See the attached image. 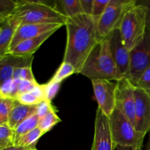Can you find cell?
<instances>
[{
    "mask_svg": "<svg viewBox=\"0 0 150 150\" xmlns=\"http://www.w3.org/2000/svg\"><path fill=\"white\" fill-rule=\"evenodd\" d=\"M147 7L144 3L130 7L123 17L119 30L126 48L131 51L139 45L146 32Z\"/></svg>",
    "mask_w": 150,
    "mask_h": 150,
    "instance_id": "5",
    "label": "cell"
},
{
    "mask_svg": "<svg viewBox=\"0 0 150 150\" xmlns=\"http://www.w3.org/2000/svg\"><path fill=\"white\" fill-rule=\"evenodd\" d=\"M1 88H0V96H1Z\"/></svg>",
    "mask_w": 150,
    "mask_h": 150,
    "instance_id": "36",
    "label": "cell"
},
{
    "mask_svg": "<svg viewBox=\"0 0 150 150\" xmlns=\"http://www.w3.org/2000/svg\"><path fill=\"white\" fill-rule=\"evenodd\" d=\"M135 86L143 89L150 95V67L142 73Z\"/></svg>",
    "mask_w": 150,
    "mask_h": 150,
    "instance_id": "29",
    "label": "cell"
},
{
    "mask_svg": "<svg viewBox=\"0 0 150 150\" xmlns=\"http://www.w3.org/2000/svg\"><path fill=\"white\" fill-rule=\"evenodd\" d=\"M80 74L91 81H119L122 79L119 73L109 48L108 36L98 42L86 59Z\"/></svg>",
    "mask_w": 150,
    "mask_h": 150,
    "instance_id": "2",
    "label": "cell"
},
{
    "mask_svg": "<svg viewBox=\"0 0 150 150\" xmlns=\"http://www.w3.org/2000/svg\"><path fill=\"white\" fill-rule=\"evenodd\" d=\"M62 83L54 82L50 80L47 83L43 85L44 94H45V100L51 102L52 100L56 97L60 89Z\"/></svg>",
    "mask_w": 150,
    "mask_h": 150,
    "instance_id": "27",
    "label": "cell"
},
{
    "mask_svg": "<svg viewBox=\"0 0 150 150\" xmlns=\"http://www.w3.org/2000/svg\"><path fill=\"white\" fill-rule=\"evenodd\" d=\"M0 30H1V27H0Z\"/></svg>",
    "mask_w": 150,
    "mask_h": 150,
    "instance_id": "37",
    "label": "cell"
},
{
    "mask_svg": "<svg viewBox=\"0 0 150 150\" xmlns=\"http://www.w3.org/2000/svg\"><path fill=\"white\" fill-rule=\"evenodd\" d=\"M98 109L109 117L116 108L117 83L108 80L92 81Z\"/></svg>",
    "mask_w": 150,
    "mask_h": 150,
    "instance_id": "9",
    "label": "cell"
},
{
    "mask_svg": "<svg viewBox=\"0 0 150 150\" xmlns=\"http://www.w3.org/2000/svg\"><path fill=\"white\" fill-rule=\"evenodd\" d=\"M18 7V1L0 0V23L13 16Z\"/></svg>",
    "mask_w": 150,
    "mask_h": 150,
    "instance_id": "25",
    "label": "cell"
},
{
    "mask_svg": "<svg viewBox=\"0 0 150 150\" xmlns=\"http://www.w3.org/2000/svg\"><path fill=\"white\" fill-rule=\"evenodd\" d=\"M37 107L38 105H26L18 102L9 115L7 122L9 127L13 130H16V127L21 123L23 122L29 117L36 114Z\"/></svg>",
    "mask_w": 150,
    "mask_h": 150,
    "instance_id": "17",
    "label": "cell"
},
{
    "mask_svg": "<svg viewBox=\"0 0 150 150\" xmlns=\"http://www.w3.org/2000/svg\"><path fill=\"white\" fill-rule=\"evenodd\" d=\"M3 150H38L37 149H26V148H23V147H19V146H12L10 147H7L6 149Z\"/></svg>",
    "mask_w": 150,
    "mask_h": 150,
    "instance_id": "34",
    "label": "cell"
},
{
    "mask_svg": "<svg viewBox=\"0 0 150 150\" xmlns=\"http://www.w3.org/2000/svg\"><path fill=\"white\" fill-rule=\"evenodd\" d=\"M108 118L111 136L117 150H142L145 136L136 131L122 111L115 108Z\"/></svg>",
    "mask_w": 150,
    "mask_h": 150,
    "instance_id": "4",
    "label": "cell"
},
{
    "mask_svg": "<svg viewBox=\"0 0 150 150\" xmlns=\"http://www.w3.org/2000/svg\"><path fill=\"white\" fill-rule=\"evenodd\" d=\"M135 89L136 86L127 78H122L117 81L116 108L122 111L133 125L136 113Z\"/></svg>",
    "mask_w": 150,
    "mask_h": 150,
    "instance_id": "8",
    "label": "cell"
},
{
    "mask_svg": "<svg viewBox=\"0 0 150 150\" xmlns=\"http://www.w3.org/2000/svg\"><path fill=\"white\" fill-rule=\"evenodd\" d=\"M150 67V33L146 30L142 42L130 51V61L127 78L133 85L142 73Z\"/></svg>",
    "mask_w": 150,
    "mask_h": 150,
    "instance_id": "7",
    "label": "cell"
},
{
    "mask_svg": "<svg viewBox=\"0 0 150 150\" xmlns=\"http://www.w3.org/2000/svg\"><path fill=\"white\" fill-rule=\"evenodd\" d=\"M55 109L54 106L51 104V102L47 100H43L39 104H38V107H37V112L36 114L39 119L42 118L44 116L46 115L47 114L50 112V111H53Z\"/></svg>",
    "mask_w": 150,
    "mask_h": 150,
    "instance_id": "31",
    "label": "cell"
},
{
    "mask_svg": "<svg viewBox=\"0 0 150 150\" xmlns=\"http://www.w3.org/2000/svg\"><path fill=\"white\" fill-rule=\"evenodd\" d=\"M135 99V128L136 131L146 136L150 133V95L143 89L136 87Z\"/></svg>",
    "mask_w": 150,
    "mask_h": 150,
    "instance_id": "12",
    "label": "cell"
},
{
    "mask_svg": "<svg viewBox=\"0 0 150 150\" xmlns=\"http://www.w3.org/2000/svg\"><path fill=\"white\" fill-rule=\"evenodd\" d=\"M111 0H103V1H100V0H94L93 3V10H92V16H93L95 18L99 19L103 13L105 12L107 6L109 4Z\"/></svg>",
    "mask_w": 150,
    "mask_h": 150,
    "instance_id": "30",
    "label": "cell"
},
{
    "mask_svg": "<svg viewBox=\"0 0 150 150\" xmlns=\"http://www.w3.org/2000/svg\"><path fill=\"white\" fill-rule=\"evenodd\" d=\"M80 2L83 14L92 16L94 0H80Z\"/></svg>",
    "mask_w": 150,
    "mask_h": 150,
    "instance_id": "32",
    "label": "cell"
},
{
    "mask_svg": "<svg viewBox=\"0 0 150 150\" xmlns=\"http://www.w3.org/2000/svg\"><path fill=\"white\" fill-rule=\"evenodd\" d=\"M75 73H76V70L71 64L62 62L51 81L54 82L62 83L63 80L70 77V76Z\"/></svg>",
    "mask_w": 150,
    "mask_h": 150,
    "instance_id": "24",
    "label": "cell"
},
{
    "mask_svg": "<svg viewBox=\"0 0 150 150\" xmlns=\"http://www.w3.org/2000/svg\"><path fill=\"white\" fill-rule=\"evenodd\" d=\"M33 58L34 56L18 57L10 54L0 57V87L13 79V73L18 67L32 65Z\"/></svg>",
    "mask_w": 150,
    "mask_h": 150,
    "instance_id": "14",
    "label": "cell"
},
{
    "mask_svg": "<svg viewBox=\"0 0 150 150\" xmlns=\"http://www.w3.org/2000/svg\"><path fill=\"white\" fill-rule=\"evenodd\" d=\"M14 130L10 128L8 125H0V150L14 146Z\"/></svg>",
    "mask_w": 150,
    "mask_h": 150,
    "instance_id": "23",
    "label": "cell"
},
{
    "mask_svg": "<svg viewBox=\"0 0 150 150\" xmlns=\"http://www.w3.org/2000/svg\"><path fill=\"white\" fill-rule=\"evenodd\" d=\"M109 125V118L98 108L95 116V133L91 150H115Z\"/></svg>",
    "mask_w": 150,
    "mask_h": 150,
    "instance_id": "10",
    "label": "cell"
},
{
    "mask_svg": "<svg viewBox=\"0 0 150 150\" xmlns=\"http://www.w3.org/2000/svg\"><path fill=\"white\" fill-rule=\"evenodd\" d=\"M0 30V57L8 53L16 31L21 25V21L14 16L2 22Z\"/></svg>",
    "mask_w": 150,
    "mask_h": 150,
    "instance_id": "16",
    "label": "cell"
},
{
    "mask_svg": "<svg viewBox=\"0 0 150 150\" xmlns=\"http://www.w3.org/2000/svg\"><path fill=\"white\" fill-rule=\"evenodd\" d=\"M21 24H61L65 26L67 18L57 7L39 1H18L13 15Z\"/></svg>",
    "mask_w": 150,
    "mask_h": 150,
    "instance_id": "3",
    "label": "cell"
},
{
    "mask_svg": "<svg viewBox=\"0 0 150 150\" xmlns=\"http://www.w3.org/2000/svg\"><path fill=\"white\" fill-rule=\"evenodd\" d=\"M39 117H38L36 114L31 116L29 118L21 123L16 130H14L15 133V140L18 139L20 136L29 133L31 130H34L35 128L38 127V123H39ZM15 143V142H14Z\"/></svg>",
    "mask_w": 150,
    "mask_h": 150,
    "instance_id": "21",
    "label": "cell"
},
{
    "mask_svg": "<svg viewBox=\"0 0 150 150\" xmlns=\"http://www.w3.org/2000/svg\"><path fill=\"white\" fill-rule=\"evenodd\" d=\"M44 135L39 127H36L29 133L20 136L15 140L14 146L26 149H36L37 143Z\"/></svg>",
    "mask_w": 150,
    "mask_h": 150,
    "instance_id": "18",
    "label": "cell"
},
{
    "mask_svg": "<svg viewBox=\"0 0 150 150\" xmlns=\"http://www.w3.org/2000/svg\"><path fill=\"white\" fill-rule=\"evenodd\" d=\"M55 31L48 32L40 36L32 38V39L26 40L23 42L18 44L14 48L10 51L8 54H13L18 57H31L34 56V54L38 50L42 43L46 40H48Z\"/></svg>",
    "mask_w": 150,
    "mask_h": 150,
    "instance_id": "15",
    "label": "cell"
},
{
    "mask_svg": "<svg viewBox=\"0 0 150 150\" xmlns=\"http://www.w3.org/2000/svg\"><path fill=\"white\" fill-rule=\"evenodd\" d=\"M109 48L119 73L122 78H125L130 61V51L123 42L119 29L113 31L108 36Z\"/></svg>",
    "mask_w": 150,
    "mask_h": 150,
    "instance_id": "11",
    "label": "cell"
},
{
    "mask_svg": "<svg viewBox=\"0 0 150 150\" xmlns=\"http://www.w3.org/2000/svg\"><path fill=\"white\" fill-rule=\"evenodd\" d=\"M62 26L61 24H21L13 36L9 51L26 40L36 38L52 31L57 32Z\"/></svg>",
    "mask_w": 150,
    "mask_h": 150,
    "instance_id": "13",
    "label": "cell"
},
{
    "mask_svg": "<svg viewBox=\"0 0 150 150\" xmlns=\"http://www.w3.org/2000/svg\"><path fill=\"white\" fill-rule=\"evenodd\" d=\"M146 150H150V133H149V139H148V142H147V144H146Z\"/></svg>",
    "mask_w": 150,
    "mask_h": 150,
    "instance_id": "35",
    "label": "cell"
},
{
    "mask_svg": "<svg viewBox=\"0 0 150 150\" xmlns=\"http://www.w3.org/2000/svg\"><path fill=\"white\" fill-rule=\"evenodd\" d=\"M60 122H61V120L57 115V110L54 109L50 111L43 117L40 119L38 127L42 130L44 134H45Z\"/></svg>",
    "mask_w": 150,
    "mask_h": 150,
    "instance_id": "22",
    "label": "cell"
},
{
    "mask_svg": "<svg viewBox=\"0 0 150 150\" xmlns=\"http://www.w3.org/2000/svg\"><path fill=\"white\" fill-rule=\"evenodd\" d=\"M136 4L135 0H111L98 20V32L101 39L119 29L126 12Z\"/></svg>",
    "mask_w": 150,
    "mask_h": 150,
    "instance_id": "6",
    "label": "cell"
},
{
    "mask_svg": "<svg viewBox=\"0 0 150 150\" xmlns=\"http://www.w3.org/2000/svg\"><path fill=\"white\" fill-rule=\"evenodd\" d=\"M144 4L147 7V15H146V30L150 33V1H144Z\"/></svg>",
    "mask_w": 150,
    "mask_h": 150,
    "instance_id": "33",
    "label": "cell"
},
{
    "mask_svg": "<svg viewBox=\"0 0 150 150\" xmlns=\"http://www.w3.org/2000/svg\"><path fill=\"white\" fill-rule=\"evenodd\" d=\"M98 20L83 13L67 18V43L63 62L71 64L76 73H81L87 57L101 40Z\"/></svg>",
    "mask_w": 150,
    "mask_h": 150,
    "instance_id": "1",
    "label": "cell"
},
{
    "mask_svg": "<svg viewBox=\"0 0 150 150\" xmlns=\"http://www.w3.org/2000/svg\"><path fill=\"white\" fill-rule=\"evenodd\" d=\"M62 8L61 12L67 18L83 14L80 0H61L57 1Z\"/></svg>",
    "mask_w": 150,
    "mask_h": 150,
    "instance_id": "19",
    "label": "cell"
},
{
    "mask_svg": "<svg viewBox=\"0 0 150 150\" xmlns=\"http://www.w3.org/2000/svg\"><path fill=\"white\" fill-rule=\"evenodd\" d=\"M13 79L18 81H37L32 70V65L18 67L13 73Z\"/></svg>",
    "mask_w": 150,
    "mask_h": 150,
    "instance_id": "26",
    "label": "cell"
},
{
    "mask_svg": "<svg viewBox=\"0 0 150 150\" xmlns=\"http://www.w3.org/2000/svg\"><path fill=\"white\" fill-rule=\"evenodd\" d=\"M16 100L21 104L26 105H38L42 101L37 98L32 92H25V93L20 94L16 98Z\"/></svg>",
    "mask_w": 150,
    "mask_h": 150,
    "instance_id": "28",
    "label": "cell"
},
{
    "mask_svg": "<svg viewBox=\"0 0 150 150\" xmlns=\"http://www.w3.org/2000/svg\"><path fill=\"white\" fill-rule=\"evenodd\" d=\"M18 103L16 99L0 96V122L1 125H7L10 112Z\"/></svg>",
    "mask_w": 150,
    "mask_h": 150,
    "instance_id": "20",
    "label": "cell"
}]
</instances>
